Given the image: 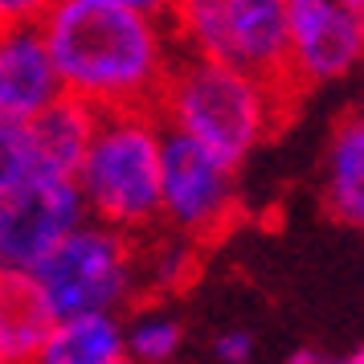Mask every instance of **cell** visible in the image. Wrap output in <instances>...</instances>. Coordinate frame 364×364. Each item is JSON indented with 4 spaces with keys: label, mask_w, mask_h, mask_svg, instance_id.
Returning <instances> with one entry per match:
<instances>
[{
    "label": "cell",
    "mask_w": 364,
    "mask_h": 364,
    "mask_svg": "<svg viewBox=\"0 0 364 364\" xmlns=\"http://www.w3.org/2000/svg\"><path fill=\"white\" fill-rule=\"evenodd\" d=\"M58 95H62V82L37 21L0 25V119L29 123Z\"/></svg>",
    "instance_id": "cell-8"
},
{
    "label": "cell",
    "mask_w": 364,
    "mask_h": 364,
    "mask_svg": "<svg viewBox=\"0 0 364 364\" xmlns=\"http://www.w3.org/2000/svg\"><path fill=\"white\" fill-rule=\"evenodd\" d=\"M62 95L95 111L156 107L181 41L168 21L144 17L107 0H53L37 21Z\"/></svg>",
    "instance_id": "cell-1"
},
{
    "label": "cell",
    "mask_w": 364,
    "mask_h": 364,
    "mask_svg": "<svg viewBox=\"0 0 364 364\" xmlns=\"http://www.w3.org/2000/svg\"><path fill=\"white\" fill-rule=\"evenodd\" d=\"M37 287L46 291L53 315L78 311H119L132 307L139 295L135 279V233L102 225L86 217L82 225L58 242V246L33 266Z\"/></svg>",
    "instance_id": "cell-4"
},
{
    "label": "cell",
    "mask_w": 364,
    "mask_h": 364,
    "mask_svg": "<svg viewBox=\"0 0 364 364\" xmlns=\"http://www.w3.org/2000/svg\"><path fill=\"white\" fill-rule=\"evenodd\" d=\"M0 364H4V360H0Z\"/></svg>",
    "instance_id": "cell-22"
},
{
    "label": "cell",
    "mask_w": 364,
    "mask_h": 364,
    "mask_svg": "<svg viewBox=\"0 0 364 364\" xmlns=\"http://www.w3.org/2000/svg\"><path fill=\"white\" fill-rule=\"evenodd\" d=\"M33 172H37V156H33V139H29V123L0 119V197Z\"/></svg>",
    "instance_id": "cell-15"
},
{
    "label": "cell",
    "mask_w": 364,
    "mask_h": 364,
    "mask_svg": "<svg viewBox=\"0 0 364 364\" xmlns=\"http://www.w3.org/2000/svg\"><path fill=\"white\" fill-rule=\"evenodd\" d=\"M53 307L37 287L33 270L0 266V360L37 364V352L53 328Z\"/></svg>",
    "instance_id": "cell-10"
},
{
    "label": "cell",
    "mask_w": 364,
    "mask_h": 364,
    "mask_svg": "<svg viewBox=\"0 0 364 364\" xmlns=\"http://www.w3.org/2000/svg\"><path fill=\"white\" fill-rule=\"evenodd\" d=\"M181 344H184L181 319L160 311V307L123 319V356H127V364H172L181 356Z\"/></svg>",
    "instance_id": "cell-14"
},
{
    "label": "cell",
    "mask_w": 364,
    "mask_h": 364,
    "mask_svg": "<svg viewBox=\"0 0 364 364\" xmlns=\"http://www.w3.org/2000/svg\"><path fill=\"white\" fill-rule=\"evenodd\" d=\"M328 209L344 225L364 221V127L360 119H344L331 135L328 151Z\"/></svg>",
    "instance_id": "cell-13"
},
{
    "label": "cell",
    "mask_w": 364,
    "mask_h": 364,
    "mask_svg": "<svg viewBox=\"0 0 364 364\" xmlns=\"http://www.w3.org/2000/svg\"><path fill=\"white\" fill-rule=\"evenodd\" d=\"M287 364H364L360 348H299Z\"/></svg>",
    "instance_id": "cell-17"
},
{
    "label": "cell",
    "mask_w": 364,
    "mask_h": 364,
    "mask_svg": "<svg viewBox=\"0 0 364 364\" xmlns=\"http://www.w3.org/2000/svg\"><path fill=\"white\" fill-rule=\"evenodd\" d=\"M53 0H0V25H25V21H41Z\"/></svg>",
    "instance_id": "cell-18"
},
{
    "label": "cell",
    "mask_w": 364,
    "mask_h": 364,
    "mask_svg": "<svg viewBox=\"0 0 364 364\" xmlns=\"http://www.w3.org/2000/svg\"><path fill=\"white\" fill-rule=\"evenodd\" d=\"M107 4L132 9V13H144V17H156V21H168V13H172V0H107Z\"/></svg>",
    "instance_id": "cell-19"
},
{
    "label": "cell",
    "mask_w": 364,
    "mask_h": 364,
    "mask_svg": "<svg viewBox=\"0 0 364 364\" xmlns=\"http://www.w3.org/2000/svg\"><path fill=\"white\" fill-rule=\"evenodd\" d=\"M213 356H217V364H250L254 360V336L242 331V328L217 336L213 340Z\"/></svg>",
    "instance_id": "cell-16"
},
{
    "label": "cell",
    "mask_w": 364,
    "mask_h": 364,
    "mask_svg": "<svg viewBox=\"0 0 364 364\" xmlns=\"http://www.w3.org/2000/svg\"><path fill=\"white\" fill-rule=\"evenodd\" d=\"M237 164L164 127L160 148V225L193 242L217 237L237 213Z\"/></svg>",
    "instance_id": "cell-5"
},
{
    "label": "cell",
    "mask_w": 364,
    "mask_h": 364,
    "mask_svg": "<svg viewBox=\"0 0 364 364\" xmlns=\"http://www.w3.org/2000/svg\"><path fill=\"white\" fill-rule=\"evenodd\" d=\"M160 148L164 123L156 107L99 111L74 184L86 213L123 233H148L160 225Z\"/></svg>",
    "instance_id": "cell-3"
},
{
    "label": "cell",
    "mask_w": 364,
    "mask_h": 364,
    "mask_svg": "<svg viewBox=\"0 0 364 364\" xmlns=\"http://www.w3.org/2000/svg\"><path fill=\"white\" fill-rule=\"evenodd\" d=\"M123 356V315L78 311L53 319L37 364H119Z\"/></svg>",
    "instance_id": "cell-12"
},
{
    "label": "cell",
    "mask_w": 364,
    "mask_h": 364,
    "mask_svg": "<svg viewBox=\"0 0 364 364\" xmlns=\"http://www.w3.org/2000/svg\"><path fill=\"white\" fill-rule=\"evenodd\" d=\"M287 95L291 86L274 78L181 46L156 95V115L168 132L188 135L242 168L282 123Z\"/></svg>",
    "instance_id": "cell-2"
},
{
    "label": "cell",
    "mask_w": 364,
    "mask_h": 364,
    "mask_svg": "<svg viewBox=\"0 0 364 364\" xmlns=\"http://www.w3.org/2000/svg\"><path fill=\"white\" fill-rule=\"evenodd\" d=\"M348 9H356V13H364V0H344Z\"/></svg>",
    "instance_id": "cell-20"
},
{
    "label": "cell",
    "mask_w": 364,
    "mask_h": 364,
    "mask_svg": "<svg viewBox=\"0 0 364 364\" xmlns=\"http://www.w3.org/2000/svg\"><path fill=\"white\" fill-rule=\"evenodd\" d=\"M119 364H127V360H119Z\"/></svg>",
    "instance_id": "cell-21"
},
{
    "label": "cell",
    "mask_w": 364,
    "mask_h": 364,
    "mask_svg": "<svg viewBox=\"0 0 364 364\" xmlns=\"http://www.w3.org/2000/svg\"><path fill=\"white\" fill-rule=\"evenodd\" d=\"M0 266H4V262H0Z\"/></svg>",
    "instance_id": "cell-23"
},
{
    "label": "cell",
    "mask_w": 364,
    "mask_h": 364,
    "mask_svg": "<svg viewBox=\"0 0 364 364\" xmlns=\"http://www.w3.org/2000/svg\"><path fill=\"white\" fill-rule=\"evenodd\" d=\"M86 200L74 176L33 172L0 197V262L33 270L74 225L86 221Z\"/></svg>",
    "instance_id": "cell-6"
},
{
    "label": "cell",
    "mask_w": 364,
    "mask_h": 364,
    "mask_svg": "<svg viewBox=\"0 0 364 364\" xmlns=\"http://www.w3.org/2000/svg\"><path fill=\"white\" fill-rule=\"evenodd\" d=\"M95 119H99V111H95L90 102L74 99V95H58L53 102H46V107L29 119V139H33L37 172L74 176L86 144H90V135H95Z\"/></svg>",
    "instance_id": "cell-11"
},
{
    "label": "cell",
    "mask_w": 364,
    "mask_h": 364,
    "mask_svg": "<svg viewBox=\"0 0 364 364\" xmlns=\"http://www.w3.org/2000/svg\"><path fill=\"white\" fill-rule=\"evenodd\" d=\"M225 62L295 86L287 74V0H225Z\"/></svg>",
    "instance_id": "cell-9"
},
{
    "label": "cell",
    "mask_w": 364,
    "mask_h": 364,
    "mask_svg": "<svg viewBox=\"0 0 364 364\" xmlns=\"http://www.w3.org/2000/svg\"><path fill=\"white\" fill-rule=\"evenodd\" d=\"M364 53V13L344 0H287L291 82H340Z\"/></svg>",
    "instance_id": "cell-7"
}]
</instances>
